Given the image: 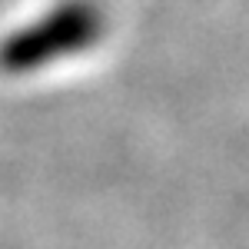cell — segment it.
Listing matches in <instances>:
<instances>
[{
  "label": "cell",
  "mask_w": 249,
  "mask_h": 249,
  "mask_svg": "<svg viewBox=\"0 0 249 249\" xmlns=\"http://www.w3.org/2000/svg\"><path fill=\"white\" fill-rule=\"evenodd\" d=\"M103 34V17L90 0H63L37 20L20 23L0 40V73L23 77L70 60L93 47Z\"/></svg>",
  "instance_id": "6da1fadb"
}]
</instances>
